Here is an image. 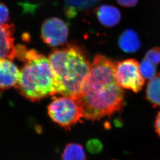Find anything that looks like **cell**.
Instances as JSON below:
<instances>
[{"mask_svg": "<svg viewBox=\"0 0 160 160\" xmlns=\"http://www.w3.org/2000/svg\"><path fill=\"white\" fill-rule=\"evenodd\" d=\"M154 127L157 134L160 136V111L158 112L156 117L155 123H154Z\"/></svg>", "mask_w": 160, "mask_h": 160, "instance_id": "obj_19", "label": "cell"}, {"mask_svg": "<svg viewBox=\"0 0 160 160\" xmlns=\"http://www.w3.org/2000/svg\"><path fill=\"white\" fill-rule=\"evenodd\" d=\"M86 147L88 151L92 154L98 153L103 149L102 142L97 139H90L87 143Z\"/></svg>", "mask_w": 160, "mask_h": 160, "instance_id": "obj_16", "label": "cell"}, {"mask_svg": "<svg viewBox=\"0 0 160 160\" xmlns=\"http://www.w3.org/2000/svg\"><path fill=\"white\" fill-rule=\"evenodd\" d=\"M15 27L12 24H0V59L12 61L16 58V46L14 45Z\"/></svg>", "mask_w": 160, "mask_h": 160, "instance_id": "obj_7", "label": "cell"}, {"mask_svg": "<svg viewBox=\"0 0 160 160\" xmlns=\"http://www.w3.org/2000/svg\"><path fill=\"white\" fill-rule=\"evenodd\" d=\"M20 73L18 67L12 61L0 59V96L6 89L15 88L19 79Z\"/></svg>", "mask_w": 160, "mask_h": 160, "instance_id": "obj_8", "label": "cell"}, {"mask_svg": "<svg viewBox=\"0 0 160 160\" xmlns=\"http://www.w3.org/2000/svg\"><path fill=\"white\" fill-rule=\"evenodd\" d=\"M140 72L143 78L150 80L153 79L157 74L156 65L144 59L139 64Z\"/></svg>", "mask_w": 160, "mask_h": 160, "instance_id": "obj_14", "label": "cell"}, {"mask_svg": "<svg viewBox=\"0 0 160 160\" xmlns=\"http://www.w3.org/2000/svg\"><path fill=\"white\" fill-rule=\"evenodd\" d=\"M97 16L102 25L106 27H112L119 23L121 20V13L115 6L109 5H102L96 11Z\"/></svg>", "mask_w": 160, "mask_h": 160, "instance_id": "obj_9", "label": "cell"}, {"mask_svg": "<svg viewBox=\"0 0 160 160\" xmlns=\"http://www.w3.org/2000/svg\"><path fill=\"white\" fill-rule=\"evenodd\" d=\"M121 6L125 8H132L135 6L138 0H117Z\"/></svg>", "mask_w": 160, "mask_h": 160, "instance_id": "obj_18", "label": "cell"}, {"mask_svg": "<svg viewBox=\"0 0 160 160\" xmlns=\"http://www.w3.org/2000/svg\"><path fill=\"white\" fill-rule=\"evenodd\" d=\"M115 62L97 55L80 92L75 98L83 110L84 118L92 121L101 119L123 109L125 96L115 77Z\"/></svg>", "mask_w": 160, "mask_h": 160, "instance_id": "obj_1", "label": "cell"}, {"mask_svg": "<svg viewBox=\"0 0 160 160\" xmlns=\"http://www.w3.org/2000/svg\"><path fill=\"white\" fill-rule=\"evenodd\" d=\"M115 77L120 87L134 93L142 91L145 84V79L140 72L139 64L134 59H126L116 64Z\"/></svg>", "mask_w": 160, "mask_h": 160, "instance_id": "obj_5", "label": "cell"}, {"mask_svg": "<svg viewBox=\"0 0 160 160\" xmlns=\"http://www.w3.org/2000/svg\"><path fill=\"white\" fill-rule=\"evenodd\" d=\"M145 58L154 65L160 63V48L156 47L149 50L145 55Z\"/></svg>", "mask_w": 160, "mask_h": 160, "instance_id": "obj_15", "label": "cell"}, {"mask_svg": "<svg viewBox=\"0 0 160 160\" xmlns=\"http://www.w3.org/2000/svg\"><path fill=\"white\" fill-rule=\"evenodd\" d=\"M146 98L154 108H160V73L149 80L146 89Z\"/></svg>", "mask_w": 160, "mask_h": 160, "instance_id": "obj_11", "label": "cell"}, {"mask_svg": "<svg viewBox=\"0 0 160 160\" xmlns=\"http://www.w3.org/2000/svg\"><path fill=\"white\" fill-rule=\"evenodd\" d=\"M86 156L80 144L70 143L65 146L62 154V160H86Z\"/></svg>", "mask_w": 160, "mask_h": 160, "instance_id": "obj_13", "label": "cell"}, {"mask_svg": "<svg viewBox=\"0 0 160 160\" xmlns=\"http://www.w3.org/2000/svg\"><path fill=\"white\" fill-rule=\"evenodd\" d=\"M54 74L52 95L74 97L80 92L90 70L85 53L76 46L54 49L49 56Z\"/></svg>", "mask_w": 160, "mask_h": 160, "instance_id": "obj_2", "label": "cell"}, {"mask_svg": "<svg viewBox=\"0 0 160 160\" xmlns=\"http://www.w3.org/2000/svg\"><path fill=\"white\" fill-rule=\"evenodd\" d=\"M48 113L52 121L67 130H70L84 118L82 107L72 97L54 99L48 106Z\"/></svg>", "mask_w": 160, "mask_h": 160, "instance_id": "obj_4", "label": "cell"}, {"mask_svg": "<svg viewBox=\"0 0 160 160\" xmlns=\"http://www.w3.org/2000/svg\"><path fill=\"white\" fill-rule=\"evenodd\" d=\"M16 57L24 62L16 86L20 93L29 100L38 101L52 95L54 74L48 58L34 50L16 46Z\"/></svg>", "mask_w": 160, "mask_h": 160, "instance_id": "obj_3", "label": "cell"}, {"mask_svg": "<svg viewBox=\"0 0 160 160\" xmlns=\"http://www.w3.org/2000/svg\"><path fill=\"white\" fill-rule=\"evenodd\" d=\"M41 32V38L45 44L50 47H58L67 42L68 28L63 20L52 17L42 23Z\"/></svg>", "mask_w": 160, "mask_h": 160, "instance_id": "obj_6", "label": "cell"}, {"mask_svg": "<svg viewBox=\"0 0 160 160\" xmlns=\"http://www.w3.org/2000/svg\"><path fill=\"white\" fill-rule=\"evenodd\" d=\"M99 0H64L67 16L72 18L77 11L88 9L95 5Z\"/></svg>", "mask_w": 160, "mask_h": 160, "instance_id": "obj_12", "label": "cell"}, {"mask_svg": "<svg viewBox=\"0 0 160 160\" xmlns=\"http://www.w3.org/2000/svg\"><path fill=\"white\" fill-rule=\"evenodd\" d=\"M9 19V9L6 5L0 2V24H8Z\"/></svg>", "mask_w": 160, "mask_h": 160, "instance_id": "obj_17", "label": "cell"}, {"mask_svg": "<svg viewBox=\"0 0 160 160\" xmlns=\"http://www.w3.org/2000/svg\"><path fill=\"white\" fill-rule=\"evenodd\" d=\"M118 44L123 51L128 53H133L138 51L141 46L139 36L135 31L127 29L121 33Z\"/></svg>", "mask_w": 160, "mask_h": 160, "instance_id": "obj_10", "label": "cell"}]
</instances>
